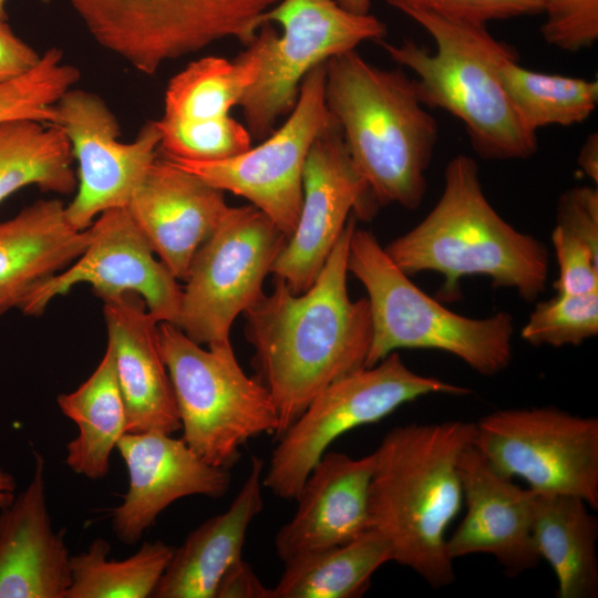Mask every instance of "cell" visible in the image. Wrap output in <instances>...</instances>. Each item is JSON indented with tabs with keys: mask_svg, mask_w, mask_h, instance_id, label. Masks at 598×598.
I'll return each mask as SVG.
<instances>
[{
	"mask_svg": "<svg viewBox=\"0 0 598 598\" xmlns=\"http://www.w3.org/2000/svg\"><path fill=\"white\" fill-rule=\"evenodd\" d=\"M408 276L433 271L444 278L440 297H460V281L485 276L496 288H513L528 302L544 292L549 259L544 243L509 225L486 198L476 161L453 157L441 196L412 229L383 247Z\"/></svg>",
	"mask_w": 598,
	"mask_h": 598,
	"instance_id": "3957f363",
	"label": "cell"
},
{
	"mask_svg": "<svg viewBox=\"0 0 598 598\" xmlns=\"http://www.w3.org/2000/svg\"><path fill=\"white\" fill-rule=\"evenodd\" d=\"M215 598H272L252 568L243 558L237 560L223 576Z\"/></svg>",
	"mask_w": 598,
	"mask_h": 598,
	"instance_id": "f35d334b",
	"label": "cell"
},
{
	"mask_svg": "<svg viewBox=\"0 0 598 598\" xmlns=\"http://www.w3.org/2000/svg\"><path fill=\"white\" fill-rule=\"evenodd\" d=\"M287 241L252 205L229 207L193 259L176 326L200 346L229 344L235 319L266 295L265 279Z\"/></svg>",
	"mask_w": 598,
	"mask_h": 598,
	"instance_id": "30bf717a",
	"label": "cell"
},
{
	"mask_svg": "<svg viewBox=\"0 0 598 598\" xmlns=\"http://www.w3.org/2000/svg\"><path fill=\"white\" fill-rule=\"evenodd\" d=\"M158 336L182 439L200 458L230 470L249 440L276 435L279 417L272 398L245 373L231 343L204 349L169 322L158 323Z\"/></svg>",
	"mask_w": 598,
	"mask_h": 598,
	"instance_id": "52a82bcc",
	"label": "cell"
},
{
	"mask_svg": "<svg viewBox=\"0 0 598 598\" xmlns=\"http://www.w3.org/2000/svg\"><path fill=\"white\" fill-rule=\"evenodd\" d=\"M229 207L223 190L156 157L125 209L158 259L185 281L196 252Z\"/></svg>",
	"mask_w": 598,
	"mask_h": 598,
	"instance_id": "ac0fdd59",
	"label": "cell"
},
{
	"mask_svg": "<svg viewBox=\"0 0 598 598\" xmlns=\"http://www.w3.org/2000/svg\"><path fill=\"white\" fill-rule=\"evenodd\" d=\"M326 62L310 70L287 121L255 147L220 161L166 157L209 185L246 198L289 239L302 204V178L309 151L336 120L324 96Z\"/></svg>",
	"mask_w": 598,
	"mask_h": 598,
	"instance_id": "4fadbf2b",
	"label": "cell"
},
{
	"mask_svg": "<svg viewBox=\"0 0 598 598\" xmlns=\"http://www.w3.org/2000/svg\"><path fill=\"white\" fill-rule=\"evenodd\" d=\"M17 481L8 471L0 467V509L8 506L16 497Z\"/></svg>",
	"mask_w": 598,
	"mask_h": 598,
	"instance_id": "60d3db41",
	"label": "cell"
},
{
	"mask_svg": "<svg viewBox=\"0 0 598 598\" xmlns=\"http://www.w3.org/2000/svg\"><path fill=\"white\" fill-rule=\"evenodd\" d=\"M542 13L540 33L554 48L578 52L598 40V0H544Z\"/></svg>",
	"mask_w": 598,
	"mask_h": 598,
	"instance_id": "e575fe53",
	"label": "cell"
},
{
	"mask_svg": "<svg viewBox=\"0 0 598 598\" xmlns=\"http://www.w3.org/2000/svg\"><path fill=\"white\" fill-rule=\"evenodd\" d=\"M70 142L55 124L16 120L0 124V203L34 185L71 194L78 186Z\"/></svg>",
	"mask_w": 598,
	"mask_h": 598,
	"instance_id": "f1b7e54d",
	"label": "cell"
},
{
	"mask_svg": "<svg viewBox=\"0 0 598 598\" xmlns=\"http://www.w3.org/2000/svg\"><path fill=\"white\" fill-rule=\"evenodd\" d=\"M79 79L80 71L63 61L60 49H48L30 71L0 83V124L16 120L54 124L58 101Z\"/></svg>",
	"mask_w": 598,
	"mask_h": 598,
	"instance_id": "1f68e13d",
	"label": "cell"
},
{
	"mask_svg": "<svg viewBox=\"0 0 598 598\" xmlns=\"http://www.w3.org/2000/svg\"><path fill=\"white\" fill-rule=\"evenodd\" d=\"M89 230H78L55 198L40 199L0 221V316L20 308L41 282L72 264L85 249Z\"/></svg>",
	"mask_w": 598,
	"mask_h": 598,
	"instance_id": "cb8c5ba5",
	"label": "cell"
},
{
	"mask_svg": "<svg viewBox=\"0 0 598 598\" xmlns=\"http://www.w3.org/2000/svg\"><path fill=\"white\" fill-rule=\"evenodd\" d=\"M324 96L378 206L419 208L439 125L421 103L413 79L402 69L379 68L350 50L326 62Z\"/></svg>",
	"mask_w": 598,
	"mask_h": 598,
	"instance_id": "277c9868",
	"label": "cell"
},
{
	"mask_svg": "<svg viewBox=\"0 0 598 598\" xmlns=\"http://www.w3.org/2000/svg\"><path fill=\"white\" fill-rule=\"evenodd\" d=\"M473 445L501 475L598 508V420L553 406L504 409L475 423Z\"/></svg>",
	"mask_w": 598,
	"mask_h": 598,
	"instance_id": "7c38bea8",
	"label": "cell"
},
{
	"mask_svg": "<svg viewBox=\"0 0 598 598\" xmlns=\"http://www.w3.org/2000/svg\"><path fill=\"white\" fill-rule=\"evenodd\" d=\"M269 23L235 60L205 56L190 62L169 81L164 99L165 122H206L230 116L256 81L264 61Z\"/></svg>",
	"mask_w": 598,
	"mask_h": 598,
	"instance_id": "4316f807",
	"label": "cell"
},
{
	"mask_svg": "<svg viewBox=\"0 0 598 598\" xmlns=\"http://www.w3.org/2000/svg\"><path fill=\"white\" fill-rule=\"evenodd\" d=\"M264 461L252 456L249 474L229 508L188 534L174 548L154 598H215L226 571L241 558L248 527L264 507Z\"/></svg>",
	"mask_w": 598,
	"mask_h": 598,
	"instance_id": "603a6c76",
	"label": "cell"
},
{
	"mask_svg": "<svg viewBox=\"0 0 598 598\" xmlns=\"http://www.w3.org/2000/svg\"><path fill=\"white\" fill-rule=\"evenodd\" d=\"M466 513L447 537L451 559L487 554L516 577L535 568L540 557L532 533V493L496 472L472 444L458 460Z\"/></svg>",
	"mask_w": 598,
	"mask_h": 598,
	"instance_id": "d6986e66",
	"label": "cell"
},
{
	"mask_svg": "<svg viewBox=\"0 0 598 598\" xmlns=\"http://www.w3.org/2000/svg\"><path fill=\"white\" fill-rule=\"evenodd\" d=\"M474 435L472 422L412 423L390 430L372 452L370 528L393 561L433 588L455 580L447 529L463 504L458 460Z\"/></svg>",
	"mask_w": 598,
	"mask_h": 598,
	"instance_id": "7a4b0ae2",
	"label": "cell"
},
{
	"mask_svg": "<svg viewBox=\"0 0 598 598\" xmlns=\"http://www.w3.org/2000/svg\"><path fill=\"white\" fill-rule=\"evenodd\" d=\"M532 493V533L540 559L553 568L558 598L598 594V520L589 505L565 494Z\"/></svg>",
	"mask_w": 598,
	"mask_h": 598,
	"instance_id": "d4e9b609",
	"label": "cell"
},
{
	"mask_svg": "<svg viewBox=\"0 0 598 598\" xmlns=\"http://www.w3.org/2000/svg\"><path fill=\"white\" fill-rule=\"evenodd\" d=\"M598 334V291L557 293L539 301L522 328L520 337L532 346H580Z\"/></svg>",
	"mask_w": 598,
	"mask_h": 598,
	"instance_id": "d6a6232c",
	"label": "cell"
},
{
	"mask_svg": "<svg viewBox=\"0 0 598 598\" xmlns=\"http://www.w3.org/2000/svg\"><path fill=\"white\" fill-rule=\"evenodd\" d=\"M84 251L35 287L19 308L41 315L50 301L79 283H89L102 301L136 293L158 322L176 326L183 288L159 260L125 208L101 213L87 228Z\"/></svg>",
	"mask_w": 598,
	"mask_h": 598,
	"instance_id": "9a60e30c",
	"label": "cell"
},
{
	"mask_svg": "<svg viewBox=\"0 0 598 598\" xmlns=\"http://www.w3.org/2000/svg\"><path fill=\"white\" fill-rule=\"evenodd\" d=\"M55 125L68 137L78 162V186L65 206L68 221L78 230L87 229L103 212L125 208L156 159L161 131L147 122L134 141H118L117 118L95 93L70 89L55 105Z\"/></svg>",
	"mask_w": 598,
	"mask_h": 598,
	"instance_id": "5bb4252c",
	"label": "cell"
},
{
	"mask_svg": "<svg viewBox=\"0 0 598 598\" xmlns=\"http://www.w3.org/2000/svg\"><path fill=\"white\" fill-rule=\"evenodd\" d=\"M269 23L261 70L239 103L251 136L264 140L296 105L301 81L315 66L364 41H381L385 24L336 0H280L262 16Z\"/></svg>",
	"mask_w": 598,
	"mask_h": 598,
	"instance_id": "8fae6325",
	"label": "cell"
},
{
	"mask_svg": "<svg viewBox=\"0 0 598 598\" xmlns=\"http://www.w3.org/2000/svg\"><path fill=\"white\" fill-rule=\"evenodd\" d=\"M346 10L358 13H370L371 0H336Z\"/></svg>",
	"mask_w": 598,
	"mask_h": 598,
	"instance_id": "b9f144b4",
	"label": "cell"
},
{
	"mask_svg": "<svg viewBox=\"0 0 598 598\" xmlns=\"http://www.w3.org/2000/svg\"><path fill=\"white\" fill-rule=\"evenodd\" d=\"M50 1V0H44ZM7 0H0V21H8V12L6 9Z\"/></svg>",
	"mask_w": 598,
	"mask_h": 598,
	"instance_id": "7bdbcfd3",
	"label": "cell"
},
{
	"mask_svg": "<svg viewBox=\"0 0 598 598\" xmlns=\"http://www.w3.org/2000/svg\"><path fill=\"white\" fill-rule=\"evenodd\" d=\"M373 453L353 458L326 452L315 464L296 501L292 518L275 537L282 563L346 544L368 529Z\"/></svg>",
	"mask_w": 598,
	"mask_h": 598,
	"instance_id": "ffe728a7",
	"label": "cell"
},
{
	"mask_svg": "<svg viewBox=\"0 0 598 598\" xmlns=\"http://www.w3.org/2000/svg\"><path fill=\"white\" fill-rule=\"evenodd\" d=\"M111 349L126 410V433L181 430L172 381L162 354L158 321L136 293L103 301Z\"/></svg>",
	"mask_w": 598,
	"mask_h": 598,
	"instance_id": "44dd1931",
	"label": "cell"
},
{
	"mask_svg": "<svg viewBox=\"0 0 598 598\" xmlns=\"http://www.w3.org/2000/svg\"><path fill=\"white\" fill-rule=\"evenodd\" d=\"M558 265L554 287L557 293L582 295L598 291V248L558 225L551 233Z\"/></svg>",
	"mask_w": 598,
	"mask_h": 598,
	"instance_id": "8d00e7d4",
	"label": "cell"
},
{
	"mask_svg": "<svg viewBox=\"0 0 598 598\" xmlns=\"http://www.w3.org/2000/svg\"><path fill=\"white\" fill-rule=\"evenodd\" d=\"M40 58L41 54L19 38L7 21H0V83L27 73Z\"/></svg>",
	"mask_w": 598,
	"mask_h": 598,
	"instance_id": "74e56055",
	"label": "cell"
},
{
	"mask_svg": "<svg viewBox=\"0 0 598 598\" xmlns=\"http://www.w3.org/2000/svg\"><path fill=\"white\" fill-rule=\"evenodd\" d=\"M471 389L412 371L392 352L330 383L278 439L262 485L296 499L315 464L339 436L381 421L401 405L429 394L467 395Z\"/></svg>",
	"mask_w": 598,
	"mask_h": 598,
	"instance_id": "9c48e42d",
	"label": "cell"
},
{
	"mask_svg": "<svg viewBox=\"0 0 598 598\" xmlns=\"http://www.w3.org/2000/svg\"><path fill=\"white\" fill-rule=\"evenodd\" d=\"M94 40L152 75L226 38L250 44L280 0H65Z\"/></svg>",
	"mask_w": 598,
	"mask_h": 598,
	"instance_id": "ba28073f",
	"label": "cell"
},
{
	"mask_svg": "<svg viewBox=\"0 0 598 598\" xmlns=\"http://www.w3.org/2000/svg\"><path fill=\"white\" fill-rule=\"evenodd\" d=\"M391 548L375 529L331 548L298 556L285 564L272 598H357L373 574L391 561Z\"/></svg>",
	"mask_w": 598,
	"mask_h": 598,
	"instance_id": "83f0119b",
	"label": "cell"
},
{
	"mask_svg": "<svg viewBox=\"0 0 598 598\" xmlns=\"http://www.w3.org/2000/svg\"><path fill=\"white\" fill-rule=\"evenodd\" d=\"M434 40L429 51L411 39L379 41L400 66L412 71L425 107L461 121L475 153L484 159H525L537 148V134L520 118L498 78L499 59L514 51L486 25L440 17L424 10L403 12Z\"/></svg>",
	"mask_w": 598,
	"mask_h": 598,
	"instance_id": "5b68a950",
	"label": "cell"
},
{
	"mask_svg": "<svg viewBox=\"0 0 598 598\" xmlns=\"http://www.w3.org/2000/svg\"><path fill=\"white\" fill-rule=\"evenodd\" d=\"M116 448L127 470L128 488L111 509V526L125 545L137 544L175 501L194 495L219 498L229 489V470L206 463L172 434L125 433Z\"/></svg>",
	"mask_w": 598,
	"mask_h": 598,
	"instance_id": "e0dca14e",
	"label": "cell"
},
{
	"mask_svg": "<svg viewBox=\"0 0 598 598\" xmlns=\"http://www.w3.org/2000/svg\"><path fill=\"white\" fill-rule=\"evenodd\" d=\"M164 155L194 162H212L236 156L251 147L246 125L231 116L206 122L156 121Z\"/></svg>",
	"mask_w": 598,
	"mask_h": 598,
	"instance_id": "836d02e7",
	"label": "cell"
},
{
	"mask_svg": "<svg viewBox=\"0 0 598 598\" xmlns=\"http://www.w3.org/2000/svg\"><path fill=\"white\" fill-rule=\"evenodd\" d=\"M56 403L79 427L78 436L66 445L65 464L86 478H104L111 454L127 431L125 404L109 347L93 373L74 391L59 394Z\"/></svg>",
	"mask_w": 598,
	"mask_h": 598,
	"instance_id": "484cf974",
	"label": "cell"
},
{
	"mask_svg": "<svg viewBox=\"0 0 598 598\" xmlns=\"http://www.w3.org/2000/svg\"><path fill=\"white\" fill-rule=\"evenodd\" d=\"M110 543L95 538L71 555V585L65 598H148L163 576L174 548L162 540L144 542L130 557L109 558Z\"/></svg>",
	"mask_w": 598,
	"mask_h": 598,
	"instance_id": "4dcf8cb0",
	"label": "cell"
},
{
	"mask_svg": "<svg viewBox=\"0 0 598 598\" xmlns=\"http://www.w3.org/2000/svg\"><path fill=\"white\" fill-rule=\"evenodd\" d=\"M577 164L595 184L598 183V135L590 134L580 148Z\"/></svg>",
	"mask_w": 598,
	"mask_h": 598,
	"instance_id": "ab89813d",
	"label": "cell"
},
{
	"mask_svg": "<svg viewBox=\"0 0 598 598\" xmlns=\"http://www.w3.org/2000/svg\"><path fill=\"white\" fill-rule=\"evenodd\" d=\"M498 78L523 122L534 132L582 123L598 104V82L525 69L514 51L497 64Z\"/></svg>",
	"mask_w": 598,
	"mask_h": 598,
	"instance_id": "f546056e",
	"label": "cell"
},
{
	"mask_svg": "<svg viewBox=\"0 0 598 598\" xmlns=\"http://www.w3.org/2000/svg\"><path fill=\"white\" fill-rule=\"evenodd\" d=\"M352 214L315 282L293 293L275 278L274 290L247 310L245 337L254 349L257 379L276 405L275 439L330 383L364 368L372 339L367 297L351 300L348 254Z\"/></svg>",
	"mask_w": 598,
	"mask_h": 598,
	"instance_id": "6da1fadb",
	"label": "cell"
},
{
	"mask_svg": "<svg viewBox=\"0 0 598 598\" xmlns=\"http://www.w3.org/2000/svg\"><path fill=\"white\" fill-rule=\"evenodd\" d=\"M402 13L424 10L443 18L486 25L491 21L535 16L544 0H386Z\"/></svg>",
	"mask_w": 598,
	"mask_h": 598,
	"instance_id": "d590c367",
	"label": "cell"
},
{
	"mask_svg": "<svg viewBox=\"0 0 598 598\" xmlns=\"http://www.w3.org/2000/svg\"><path fill=\"white\" fill-rule=\"evenodd\" d=\"M302 193L297 227L271 269L293 293L306 291L315 282L350 216L367 220L378 207L350 157L337 121L309 151Z\"/></svg>",
	"mask_w": 598,
	"mask_h": 598,
	"instance_id": "2e32d148",
	"label": "cell"
},
{
	"mask_svg": "<svg viewBox=\"0 0 598 598\" xmlns=\"http://www.w3.org/2000/svg\"><path fill=\"white\" fill-rule=\"evenodd\" d=\"M348 271L365 288L372 339L365 367L398 349H433L455 355L476 373L504 371L513 357L514 319L499 311L470 318L445 308L415 286L368 230L352 231Z\"/></svg>",
	"mask_w": 598,
	"mask_h": 598,
	"instance_id": "8992f818",
	"label": "cell"
},
{
	"mask_svg": "<svg viewBox=\"0 0 598 598\" xmlns=\"http://www.w3.org/2000/svg\"><path fill=\"white\" fill-rule=\"evenodd\" d=\"M31 481L0 509V598H65L71 568L65 530L48 507L45 462L34 454Z\"/></svg>",
	"mask_w": 598,
	"mask_h": 598,
	"instance_id": "7402d4cb",
	"label": "cell"
}]
</instances>
